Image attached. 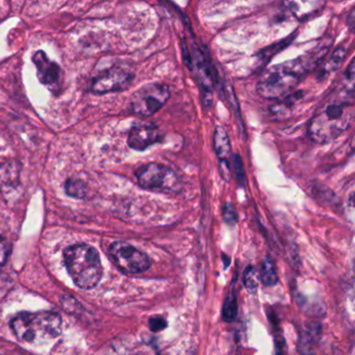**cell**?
I'll return each mask as SVG.
<instances>
[{"instance_id":"obj_1","label":"cell","mask_w":355,"mask_h":355,"mask_svg":"<svg viewBox=\"0 0 355 355\" xmlns=\"http://www.w3.org/2000/svg\"><path fill=\"white\" fill-rule=\"evenodd\" d=\"M313 65V57L303 55L272 66L263 72L257 83V93L263 98L270 101H279L282 97L288 96Z\"/></svg>"},{"instance_id":"obj_2","label":"cell","mask_w":355,"mask_h":355,"mask_svg":"<svg viewBox=\"0 0 355 355\" xmlns=\"http://www.w3.org/2000/svg\"><path fill=\"white\" fill-rule=\"evenodd\" d=\"M354 119V107L347 101L329 103L311 118L307 128L309 139L317 144H328L346 132Z\"/></svg>"},{"instance_id":"obj_3","label":"cell","mask_w":355,"mask_h":355,"mask_svg":"<svg viewBox=\"0 0 355 355\" xmlns=\"http://www.w3.org/2000/svg\"><path fill=\"white\" fill-rule=\"evenodd\" d=\"M64 261L70 277L83 290H90L101 282L103 266L96 249L90 245L78 244L64 251Z\"/></svg>"},{"instance_id":"obj_4","label":"cell","mask_w":355,"mask_h":355,"mask_svg":"<svg viewBox=\"0 0 355 355\" xmlns=\"http://www.w3.org/2000/svg\"><path fill=\"white\" fill-rule=\"evenodd\" d=\"M11 327L21 342L41 344L61 334L62 319L53 311L21 313L12 320Z\"/></svg>"},{"instance_id":"obj_5","label":"cell","mask_w":355,"mask_h":355,"mask_svg":"<svg viewBox=\"0 0 355 355\" xmlns=\"http://www.w3.org/2000/svg\"><path fill=\"white\" fill-rule=\"evenodd\" d=\"M171 96L170 87L162 83H150L141 87L130 98V111L135 115L150 117L163 109Z\"/></svg>"},{"instance_id":"obj_6","label":"cell","mask_w":355,"mask_h":355,"mask_svg":"<svg viewBox=\"0 0 355 355\" xmlns=\"http://www.w3.org/2000/svg\"><path fill=\"white\" fill-rule=\"evenodd\" d=\"M139 186L145 190L178 192L182 182L174 170L159 163H148L136 171Z\"/></svg>"},{"instance_id":"obj_7","label":"cell","mask_w":355,"mask_h":355,"mask_svg":"<svg viewBox=\"0 0 355 355\" xmlns=\"http://www.w3.org/2000/svg\"><path fill=\"white\" fill-rule=\"evenodd\" d=\"M182 55L186 61L188 68L196 74L197 80L200 85L201 91L203 94V101L205 105L209 107L211 103V95L214 88L218 82V74L215 67L211 64V60L207 57L205 51L195 47L194 51L191 53L186 45H182Z\"/></svg>"},{"instance_id":"obj_8","label":"cell","mask_w":355,"mask_h":355,"mask_svg":"<svg viewBox=\"0 0 355 355\" xmlns=\"http://www.w3.org/2000/svg\"><path fill=\"white\" fill-rule=\"evenodd\" d=\"M109 253L115 265L126 273H141L151 267L148 255L123 241L114 242Z\"/></svg>"},{"instance_id":"obj_9","label":"cell","mask_w":355,"mask_h":355,"mask_svg":"<svg viewBox=\"0 0 355 355\" xmlns=\"http://www.w3.org/2000/svg\"><path fill=\"white\" fill-rule=\"evenodd\" d=\"M134 78L135 73L130 68L113 66L103 70L93 78L91 83V91L94 94L99 95L120 92L128 89Z\"/></svg>"},{"instance_id":"obj_10","label":"cell","mask_w":355,"mask_h":355,"mask_svg":"<svg viewBox=\"0 0 355 355\" xmlns=\"http://www.w3.org/2000/svg\"><path fill=\"white\" fill-rule=\"evenodd\" d=\"M33 62L36 65L39 82L53 94H58L61 90V67L55 62L49 60L43 51H38L33 55Z\"/></svg>"},{"instance_id":"obj_11","label":"cell","mask_w":355,"mask_h":355,"mask_svg":"<svg viewBox=\"0 0 355 355\" xmlns=\"http://www.w3.org/2000/svg\"><path fill=\"white\" fill-rule=\"evenodd\" d=\"M164 140V132L155 124H139L128 132V144L137 151L146 150Z\"/></svg>"},{"instance_id":"obj_12","label":"cell","mask_w":355,"mask_h":355,"mask_svg":"<svg viewBox=\"0 0 355 355\" xmlns=\"http://www.w3.org/2000/svg\"><path fill=\"white\" fill-rule=\"evenodd\" d=\"M213 146L216 155L219 159L222 178L225 182H230V174H232V169H230L232 157V144L225 128L219 124H217L214 130Z\"/></svg>"},{"instance_id":"obj_13","label":"cell","mask_w":355,"mask_h":355,"mask_svg":"<svg viewBox=\"0 0 355 355\" xmlns=\"http://www.w3.org/2000/svg\"><path fill=\"white\" fill-rule=\"evenodd\" d=\"M346 57V49L344 47H338L330 55L329 59L323 64L321 67V71L319 73L320 80H324L328 74L336 71L344 62Z\"/></svg>"},{"instance_id":"obj_14","label":"cell","mask_w":355,"mask_h":355,"mask_svg":"<svg viewBox=\"0 0 355 355\" xmlns=\"http://www.w3.org/2000/svg\"><path fill=\"white\" fill-rule=\"evenodd\" d=\"M19 164L15 161L0 165V182L3 184H16L19 178Z\"/></svg>"},{"instance_id":"obj_15","label":"cell","mask_w":355,"mask_h":355,"mask_svg":"<svg viewBox=\"0 0 355 355\" xmlns=\"http://www.w3.org/2000/svg\"><path fill=\"white\" fill-rule=\"evenodd\" d=\"M261 282L265 286H275L278 282L277 272H276L275 265L274 261L269 257H266L261 263V274H259Z\"/></svg>"},{"instance_id":"obj_16","label":"cell","mask_w":355,"mask_h":355,"mask_svg":"<svg viewBox=\"0 0 355 355\" xmlns=\"http://www.w3.org/2000/svg\"><path fill=\"white\" fill-rule=\"evenodd\" d=\"M65 191L70 197L83 199L88 194V186L80 178H68L65 182Z\"/></svg>"},{"instance_id":"obj_17","label":"cell","mask_w":355,"mask_h":355,"mask_svg":"<svg viewBox=\"0 0 355 355\" xmlns=\"http://www.w3.org/2000/svg\"><path fill=\"white\" fill-rule=\"evenodd\" d=\"M223 319L226 322H234L238 315V302H236V297L234 292H230L224 303Z\"/></svg>"},{"instance_id":"obj_18","label":"cell","mask_w":355,"mask_h":355,"mask_svg":"<svg viewBox=\"0 0 355 355\" xmlns=\"http://www.w3.org/2000/svg\"><path fill=\"white\" fill-rule=\"evenodd\" d=\"M232 167H234V172L236 174V182L240 188H244L246 184V175H245L244 165H243L242 159L240 155H234L232 157Z\"/></svg>"},{"instance_id":"obj_19","label":"cell","mask_w":355,"mask_h":355,"mask_svg":"<svg viewBox=\"0 0 355 355\" xmlns=\"http://www.w3.org/2000/svg\"><path fill=\"white\" fill-rule=\"evenodd\" d=\"M222 217H223L224 222L228 225L234 226L238 223V213L232 202L226 201L222 205Z\"/></svg>"},{"instance_id":"obj_20","label":"cell","mask_w":355,"mask_h":355,"mask_svg":"<svg viewBox=\"0 0 355 355\" xmlns=\"http://www.w3.org/2000/svg\"><path fill=\"white\" fill-rule=\"evenodd\" d=\"M244 284L246 288L250 292L257 291V284H259V274L257 270L253 267H248L244 274Z\"/></svg>"},{"instance_id":"obj_21","label":"cell","mask_w":355,"mask_h":355,"mask_svg":"<svg viewBox=\"0 0 355 355\" xmlns=\"http://www.w3.org/2000/svg\"><path fill=\"white\" fill-rule=\"evenodd\" d=\"M10 255V245L3 236H0V270L7 263Z\"/></svg>"},{"instance_id":"obj_22","label":"cell","mask_w":355,"mask_h":355,"mask_svg":"<svg viewBox=\"0 0 355 355\" xmlns=\"http://www.w3.org/2000/svg\"><path fill=\"white\" fill-rule=\"evenodd\" d=\"M166 327H167V322H166V320H164L163 318L155 317L151 318V319L149 320V328H150L151 331H162V330L165 329Z\"/></svg>"},{"instance_id":"obj_23","label":"cell","mask_w":355,"mask_h":355,"mask_svg":"<svg viewBox=\"0 0 355 355\" xmlns=\"http://www.w3.org/2000/svg\"><path fill=\"white\" fill-rule=\"evenodd\" d=\"M354 9L351 10L350 14H349L348 17V24L350 26L351 31H353V28H354Z\"/></svg>"}]
</instances>
